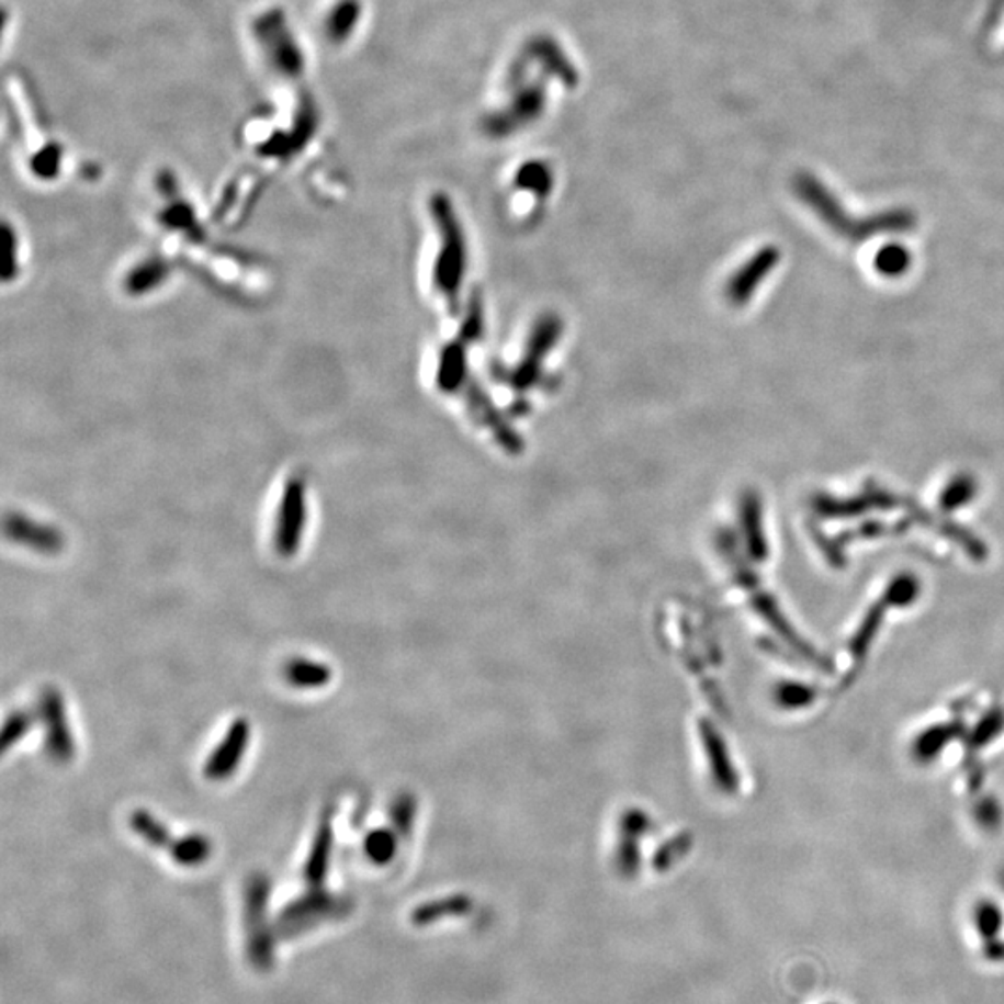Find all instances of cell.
<instances>
[{
    "label": "cell",
    "instance_id": "6da1fadb",
    "mask_svg": "<svg viewBox=\"0 0 1004 1004\" xmlns=\"http://www.w3.org/2000/svg\"><path fill=\"white\" fill-rule=\"evenodd\" d=\"M430 211L433 218L438 222L439 233H441V250H439L436 270H433V281L439 291L443 293L444 298L451 304H456L458 291L462 285L463 275H465V264H467V248H465V237L463 229L458 222L456 213L452 207V201L449 195H433L430 200Z\"/></svg>",
    "mask_w": 1004,
    "mask_h": 1004
},
{
    "label": "cell",
    "instance_id": "7a4b0ae2",
    "mask_svg": "<svg viewBox=\"0 0 1004 1004\" xmlns=\"http://www.w3.org/2000/svg\"><path fill=\"white\" fill-rule=\"evenodd\" d=\"M272 882L267 875L256 872L248 878L244 889V920H246V950L251 966L257 969L272 968L275 955V941L280 939L275 923L268 920Z\"/></svg>",
    "mask_w": 1004,
    "mask_h": 1004
},
{
    "label": "cell",
    "instance_id": "3957f363",
    "mask_svg": "<svg viewBox=\"0 0 1004 1004\" xmlns=\"http://www.w3.org/2000/svg\"><path fill=\"white\" fill-rule=\"evenodd\" d=\"M352 910V902L324 888H309L304 895L289 902L275 917V932L281 939H291L313 930L328 921L342 920Z\"/></svg>",
    "mask_w": 1004,
    "mask_h": 1004
},
{
    "label": "cell",
    "instance_id": "277c9868",
    "mask_svg": "<svg viewBox=\"0 0 1004 1004\" xmlns=\"http://www.w3.org/2000/svg\"><path fill=\"white\" fill-rule=\"evenodd\" d=\"M548 106L545 82L535 80L532 84L521 86L511 103L506 109L484 117L482 131L495 140L508 138L511 134L523 131L542 117Z\"/></svg>",
    "mask_w": 1004,
    "mask_h": 1004
},
{
    "label": "cell",
    "instance_id": "5b68a950",
    "mask_svg": "<svg viewBox=\"0 0 1004 1004\" xmlns=\"http://www.w3.org/2000/svg\"><path fill=\"white\" fill-rule=\"evenodd\" d=\"M36 712L37 722L45 730V752L50 759L58 765L74 762L77 746L60 690H56L55 687L43 688Z\"/></svg>",
    "mask_w": 1004,
    "mask_h": 1004
},
{
    "label": "cell",
    "instance_id": "8992f818",
    "mask_svg": "<svg viewBox=\"0 0 1004 1004\" xmlns=\"http://www.w3.org/2000/svg\"><path fill=\"white\" fill-rule=\"evenodd\" d=\"M305 524H307L305 484L302 478H293V481L286 482L283 495H281L278 518H275V553L283 559H291L298 553L302 540H304Z\"/></svg>",
    "mask_w": 1004,
    "mask_h": 1004
},
{
    "label": "cell",
    "instance_id": "52a82bcc",
    "mask_svg": "<svg viewBox=\"0 0 1004 1004\" xmlns=\"http://www.w3.org/2000/svg\"><path fill=\"white\" fill-rule=\"evenodd\" d=\"M562 320L556 315H545L535 324L524 348L523 361L508 374V384L514 390H530L542 376L543 361L561 339Z\"/></svg>",
    "mask_w": 1004,
    "mask_h": 1004
},
{
    "label": "cell",
    "instance_id": "ba28073f",
    "mask_svg": "<svg viewBox=\"0 0 1004 1004\" xmlns=\"http://www.w3.org/2000/svg\"><path fill=\"white\" fill-rule=\"evenodd\" d=\"M779 259H781V253L776 246H765L754 257H749L748 262H744L725 285L727 302L735 307L748 304L763 281L767 280L768 275L772 274L774 268L778 267Z\"/></svg>",
    "mask_w": 1004,
    "mask_h": 1004
},
{
    "label": "cell",
    "instance_id": "9c48e42d",
    "mask_svg": "<svg viewBox=\"0 0 1004 1004\" xmlns=\"http://www.w3.org/2000/svg\"><path fill=\"white\" fill-rule=\"evenodd\" d=\"M251 727L246 719H237L229 725L226 736L219 741L213 754L208 755L203 765V776L208 781H224L232 778L235 770L240 767L244 754L250 743Z\"/></svg>",
    "mask_w": 1004,
    "mask_h": 1004
},
{
    "label": "cell",
    "instance_id": "30bf717a",
    "mask_svg": "<svg viewBox=\"0 0 1004 1004\" xmlns=\"http://www.w3.org/2000/svg\"><path fill=\"white\" fill-rule=\"evenodd\" d=\"M530 64H538L542 67L545 77H553L561 84L566 86L569 90L578 86L577 67L573 66L566 50L562 49L561 43L551 36L532 37L523 50Z\"/></svg>",
    "mask_w": 1004,
    "mask_h": 1004
},
{
    "label": "cell",
    "instance_id": "8fae6325",
    "mask_svg": "<svg viewBox=\"0 0 1004 1004\" xmlns=\"http://www.w3.org/2000/svg\"><path fill=\"white\" fill-rule=\"evenodd\" d=\"M334 808H329L324 811L311 845L309 856L305 859L304 880L307 888H324L334 853Z\"/></svg>",
    "mask_w": 1004,
    "mask_h": 1004
},
{
    "label": "cell",
    "instance_id": "7c38bea8",
    "mask_svg": "<svg viewBox=\"0 0 1004 1004\" xmlns=\"http://www.w3.org/2000/svg\"><path fill=\"white\" fill-rule=\"evenodd\" d=\"M7 534L13 542L36 549L40 553L56 554L64 549V535L49 524H40L21 514H10L7 518Z\"/></svg>",
    "mask_w": 1004,
    "mask_h": 1004
},
{
    "label": "cell",
    "instance_id": "4fadbf2b",
    "mask_svg": "<svg viewBox=\"0 0 1004 1004\" xmlns=\"http://www.w3.org/2000/svg\"><path fill=\"white\" fill-rule=\"evenodd\" d=\"M467 402L469 408H471L476 419L481 420L482 425L494 428L495 439L499 441L505 451L510 452V454H519V452L523 451V441L519 439L518 433L514 432V428L506 420H503L499 411L492 406V402L487 401V396L482 393L478 385H471V390L467 393Z\"/></svg>",
    "mask_w": 1004,
    "mask_h": 1004
},
{
    "label": "cell",
    "instance_id": "5bb4252c",
    "mask_svg": "<svg viewBox=\"0 0 1004 1004\" xmlns=\"http://www.w3.org/2000/svg\"><path fill=\"white\" fill-rule=\"evenodd\" d=\"M283 677L285 681L294 688L302 690H313V688H323L331 681L334 672L328 664L311 661V658H291L283 666Z\"/></svg>",
    "mask_w": 1004,
    "mask_h": 1004
},
{
    "label": "cell",
    "instance_id": "9a60e30c",
    "mask_svg": "<svg viewBox=\"0 0 1004 1004\" xmlns=\"http://www.w3.org/2000/svg\"><path fill=\"white\" fill-rule=\"evenodd\" d=\"M467 376V353L465 342H451L441 352L438 369V385L443 393H456Z\"/></svg>",
    "mask_w": 1004,
    "mask_h": 1004
},
{
    "label": "cell",
    "instance_id": "2e32d148",
    "mask_svg": "<svg viewBox=\"0 0 1004 1004\" xmlns=\"http://www.w3.org/2000/svg\"><path fill=\"white\" fill-rule=\"evenodd\" d=\"M171 859L181 867H200L213 854V843L203 834H189L173 841L168 848Z\"/></svg>",
    "mask_w": 1004,
    "mask_h": 1004
},
{
    "label": "cell",
    "instance_id": "e0dca14e",
    "mask_svg": "<svg viewBox=\"0 0 1004 1004\" xmlns=\"http://www.w3.org/2000/svg\"><path fill=\"white\" fill-rule=\"evenodd\" d=\"M516 187L538 198H548L554 187L553 168L543 160L524 162L516 173Z\"/></svg>",
    "mask_w": 1004,
    "mask_h": 1004
},
{
    "label": "cell",
    "instance_id": "ac0fdd59",
    "mask_svg": "<svg viewBox=\"0 0 1004 1004\" xmlns=\"http://www.w3.org/2000/svg\"><path fill=\"white\" fill-rule=\"evenodd\" d=\"M128 826L133 832H136L138 837L146 841L147 845L155 846V848H166L168 850L171 843H173L170 830L166 828L165 824L149 811L136 810L131 813Z\"/></svg>",
    "mask_w": 1004,
    "mask_h": 1004
},
{
    "label": "cell",
    "instance_id": "d6986e66",
    "mask_svg": "<svg viewBox=\"0 0 1004 1004\" xmlns=\"http://www.w3.org/2000/svg\"><path fill=\"white\" fill-rule=\"evenodd\" d=\"M872 264L883 278H901L912 267V251L899 242L885 244L877 251Z\"/></svg>",
    "mask_w": 1004,
    "mask_h": 1004
},
{
    "label": "cell",
    "instance_id": "ffe728a7",
    "mask_svg": "<svg viewBox=\"0 0 1004 1004\" xmlns=\"http://www.w3.org/2000/svg\"><path fill=\"white\" fill-rule=\"evenodd\" d=\"M977 481L973 475L960 473L955 478H950L949 484L945 486L944 494L939 497V506L944 511H955L962 506L969 505L977 495Z\"/></svg>",
    "mask_w": 1004,
    "mask_h": 1004
},
{
    "label": "cell",
    "instance_id": "44dd1931",
    "mask_svg": "<svg viewBox=\"0 0 1004 1004\" xmlns=\"http://www.w3.org/2000/svg\"><path fill=\"white\" fill-rule=\"evenodd\" d=\"M36 722L37 712L26 711V709L10 712L7 722H4V727H2V738H0L2 752H8L12 746H15Z\"/></svg>",
    "mask_w": 1004,
    "mask_h": 1004
},
{
    "label": "cell",
    "instance_id": "7402d4cb",
    "mask_svg": "<svg viewBox=\"0 0 1004 1004\" xmlns=\"http://www.w3.org/2000/svg\"><path fill=\"white\" fill-rule=\"evenodd\" d=\"M743 519L744 523L749 527V545L754 549L755 553L759 551V554H765V542H763L762 535V505H759V497L757 495L749 494L744 495L743 497Z\"/></svg>",
    "mask_w": 1004,
    "mask_h": 1004
},
{
    "label": "cell",
    "instance_id": "603a6c76",
    "mask_svg": "<svg viewBox=\"0 0 1004 1004\" xmlns=\"http://www.w3.org/2000/svg\"><path fill=\"white\" fill-rule=\"evenodd\" d=\"M19 250H18V237L15 233L12 232L10 224H4L2 227V280L10 281L13 275L18 274L19 268Z\"/></svg>",
    "mask_w": 1004,
    "mask_h": 1004
},
{
    "label": "cell",
    "instance_id": "cb8c5ba5",
    "mask_svg": "<svg viewBox=\"0 0 1004 1004\" xmlns=\"http://www.w3.org/2000/svg\"><path fill=\"white\" fill-rule=\"evenodd\" d=\"M482 331H484V309H482L481 296L475 293L471 296V302H469L467 315H465V323H463L460 337H462V342L469 345V342L476 341Z\"/></svg>",
    "mask_w": 1004,
    "mask_h": 1004
},
{
    "label": "cell",
    "instance_id": "d4e9b609",
    "mask_svg": "<svg viewBox=\"0 0 1004 1004\" xmlns=\"http://www.w3.org/2000/svg\"><path fill=\"white\" fill-rule=\"evenodd\" d=\"M165 274V268L162 264H149L147 262L146 267L136 268L131 278H128V289L131 293H146V291H151L153 286L159 283L160 278Z\"/></svg>",
    "mask_w": 1004,
    "mask_h": 1004
},
{
    "label": "cell",
    "instance_id": "484cf974",
    "mask_svg": "<svg viewBox=\"0 0 1004 1004\" xmlns=\"http://www.w3.org/2000/svg\"><path fill=\"white\" fill-rule=\"evenodd\" d=\"M393 848H395V846H393L391 835L387 834V832H382V830L372 832L365 839L366 856H369V859H372L374 864H384V861H387V859L391 858V854H393Z\"/></svg>",
    "mask_w": 1004,
    "mask_h": 1004
},
{
    "label": "cell",
    "instance_id": "4316f807",
    "mask_svg": "<svg viewBox=\"0 0 1004 1004\" xmlns=\"http://www.w3.org/2000/svg\"><path fill=\"white\" fill-rule=\"evenodd\" d=\"M915 594H917V583H915V578L907 577V575L896 578L895 583L889 586L888 591V596H891V601L899 602V605L912 601Z\"/></svg>",
    "mask_w": 1004,
    "mask_h": 1004
}]
</instances>
